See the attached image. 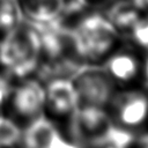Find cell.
Returning <instances> with one entry per match:
<instances>
[{
  "instance_id": "obj_1",
  "label": "cell",
  "mask_w": 148,
  "mask_h": 148,
  "mask_svg": "<svg viewBox=\"0 0 148 148\" xmlns=\"http://www.w3.org/2000/svg\"><path fill=\"white\" fill-rule=\"evenodd\" d=\"M57 22L69 34L83 65H102L124 43V37L99 8L87 7L64 15Z\"/></svg>"
},
{
  "instance_id": "obj_2",
  "label": "cell",
  "mask_w": 148,
  "mask_h": 148,
  "mask_svg": "<svg viewBox=\"0 0 148 148\" xmlns=\"http://www.w3.org/2000/svg\"><path fill=\"white\" fill-rule=\"evenodd\" d=\"M39 34L40 52L36 77L42 82L53 79H71L82 66L67 30L53 22L36 25Z\"/></svg>"
},
{
  "instance_id": "obj_3",
  "label": "cell",
  "mask_w": 148,
  "mask_h": 148,
  "mask_svg": "<svg viewBox=\"0 0 148 148\" xmlns=\"http://www.w3.org/2000/svg\"><path fill=\"white\" fill-rule=\"evenodd\" d=\"M40 52L36 25L22 21L0 40V76L10 83L35 76Z\"/></svg>"
},
{
  "instance_id": "obj_4",
  "label": "cell",
  "mask_w": 148,
  "mask_h": 148,
  "mask_svg": "<svg viewBox=\"0 0 148 148\" xmlns=\"http://www.w3.org/2000/svg\"><path fill=\"white\" fill-rule=\"evenodd\" d=\"M43 104L44 82L36 76H30L9 84L1 114L24 130L43 117Z\"/></svg>"
},
{
  "instance_id": "obj_5",
  "label": "cell",
  "mask_w": 148,
  "mask_h": 148,
  "mask_svg": "<svg viewBox=\"0 0 148 148\" xmlns=\"http://www.w3.org/2000/svg\"><path fill=\"white\" fill-rule=\"evenodd\" d=\"M77 106V98L71 79H53L44 82L43 118L72 142Z\"/></svg>"
},
{
  "instance_id": "obj_6",
  "label": "cell",
  "mask_w": 148,
  "mask_h": 148,
  "mask_svg": "<svg viewBox=\"0 0 148 148\" xmlns=\"http://www.w3.org/2000/svg\"><path fill=\"white\" fill-rule=\"evenodd\" d=\"M77 105L108 109L118 88L101 65H84L72 77Z\"/></svg>"
},
{
  "instance_id": "obj_7",
  "label": "cell",
  "mask_w": 148,
  "mask_h": 148,
  "mask_svg": "<svg viewBox=\"0 0 148 148\" xmlns=\"http://www.w3.org/2000/svg\"><path fill=\"white\" fill-rule=\"evenodd\" d=\"M108 110L113 124L138 132L148 124V90L136 86L120 88Z\"/></svg>"
},
{
  "instance_id": "obj_8",
  "label": "cell",
  "mask_w": 148,
  "mask_h": 148,
  "mask_svg": "<svg viewBox=\"0 0 148 148\" xmlns=\"http://www.w3.org/2000/svg\"><path fill=\"white\" fill-rule=\"evenodd\" d=\"M143 58L125 42L117 47L101 65L118 89L136 86L140 81Z\"/></svg>"
},
{
  "instance_id": "obj_9",
  "label": "cell",
  "mask_w": 148,
  "mask_h": 148,
  "mask_svg": "<svg viewBox=\"0 0 148 148\" xmlns=\"http://www.w3.org/2000/svg\"><path fill=\"white\" fill-rule=\"evenodd\" d=\"M112 124L108 109L77 106L73 125V142L81 148L90 147L104 136Z\"/></svg>"
},
{
  "instance_id": "obj_10",
  "label": "cell",
  "mask_w": 148,
  "mask_h": 148,
  "mask_svg": "<svg viewBox=\"0 0 148 148\" xmlns=\"http://www.w3.org/2000/svg\"><path fill=\"white\" fill-rule=\"evenodd\" d=\"M15 148H81L62 135L45 118H39L24 130Z\"/></svg>"
},
{
  "instance_id": "obj_11",
  "label": "cell",
  "mask_w": 148,
  "mask_h": 148,
  "mask_svg": "<svg viewBox=\"0 0 148 148\" xmlns=\"http://www.w3.org/2000/svg\"><path fill=\"white\" fill-rule=\"evenodd\" d=\"M22 17L34 25L57 22L64 13L65 0H17Z\"/></svg>"
},
{
  "instance_id": "obj_12",
  "label": "cell",
  "mask_w": 148,
  "mask_h": 148,
  "mask_svg": "<svg viewBox=\"0 0 148 148\" xmlns=\"http://www.w3.org/2000/svg\"><path fill=\"white\" fill-rule=\"evenodd\" d=\"M23 21L17 0H0V40Z\"/></svg>"
},
{
  "instance_id": "obj_13",
  "label": "cell",
  "mask_w": 148,
  "mask_h": 148,
  "mask_svg": "<svg viewBox=\"0 0 148 148\" xmlns=\"http://www.w3.org/2000/svg\"><path fill=\"white\" fill-rule=\"evenodd\" d=\"M132 46L148 56V12H146L126 35Z\"/></svg>"
},
{
  "instance_id": "obj_14",
  "label": "cell",
  "mask_w": 148,
  "mask_h": 148,
  "mask_svg": "<svg viewBox=\"0 0 148 148\" xmlns=\"http://www.w3.org/2000/svg\"><path fill=\"white\" fill-rule=\"evenodd\" d=\"M22 130L0 113V148H15Z\"/></svg>"
},
{
  "instance_id": "obj_15",
  "label": "cell",
  "mask_w": 148,
  "mask_h": 148,
  "mask_svg": "<svg viewBox=\"0 0 148 148\" xmlns=\"http://www.w3.org/2000/svg\"><path fill=\"white\" fill-rule=\"evenodd\" d=\"M141 87L148 90V56H146L142 60V68H141V76H140Z\"/></svg>"
},
{
  "instance_id": "obj_16",
  "label": "cell",
  "mask_w": 148,
  "mask_h": 148,
  "mask_svg": "<svg viewBox=\"0 0 148 148\" xmlns=\"http://www.w3.org/2000/svg\"><path fill=\"white\" fill-rule=\"evenodd\" d=\"M9 84H10L9 81H7L5 77L0 76V113H1V108H2V104H3V101H5Z\"/></svg>"
},
{
  "instance_id": "obj_17",
  "label": "cell",
  "mask_w": 148,
  "mask_h": 148,
  "mask_svg": "<svg viewBox=\"0 0 148 148\" xmlns=\"http://www.w3.org/2000/svg\"><path fill=\"white\" fill-rule=\"evenodd\" d=\"M89 7H95V8H99L101 6H103L108 0H83Z\"/></svg>"
},
{
  "instance_id": "obj_18",
  "label": "cell",
  "mask_w": 148,
  "mask_h": 148,
  "mask_svg": "<svg viewBox=\"0 0 148 148\" xmlns=\"http://www.w3.org/2000/svg\"><path fill=\"white\" fill-rule=\"evenodd\" d=\"M88 148H126V147H120V146H116V145H110V143H98Z\"/></svg>"
},
{
  "instance_id": "obj_19",
  "label": "cell",
  "mask_w": 148,
  "mask_h": 148,
  "mask_svg": "<svg viewBox=\"0 0 148 148\" xmlns=\"http://www.w3.org/2000/svg\"><path fill=\"white\" fill-rule=\"evenodd\" d=\"M143 5H145V8H146V10L148 12V0H143Z\"/></svg>"
}]
</instances>
